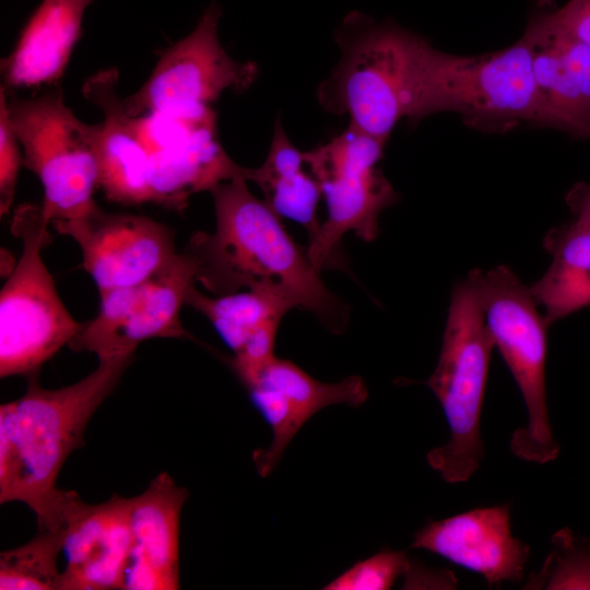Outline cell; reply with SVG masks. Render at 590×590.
Returning <instances> with one entry per match:
<instances>
[{"instance_id":"obj_7","label":"cell","mask_w":590,"mask_h":590,"mask_svg":"<svg viewBox=\"0 0 590 590\" xmlns=\"http://www.w3.org/2000/svg\"><path fill=\"white\" fill-rule=\"evenodd\" d=\"M486 328L509 368L524 402L528 422L510 438L521 460L547 463L559 453L548 417L545 387L547 329L544 316L518 275L505 264L475 269Z\"/></svg>"},{"instance_id":"obj_19","label":"cell","mask_w":590,"mask_h":590,"mask_svg":"<svg viewBox=\"0 0 590 590\" xmlns=\"http://www.w3.org/2000/svg\"><path fill=\"white\" fill-rule=\"evenodd\" d=\"M94 0H42L10 54L1 59V86L44 88L59 84Z\"/></svg>"},{"instance_id":"obj_25","label":"cell","mask_w":590,"mask_h":590,"mask_svg":"<svg viewBox=\"0 0 590 590\" xmlns=\"http://www.w3.org/2000/svg\"><path fill=\"white\" fill-rule=\"evenodd\" d=\"M552 550L524 589H590V543L564 528L551 538Z\"/></svg>"},{"instance_id":"obj_14","label":"cell","mask_w":590,"mask_h":590,"mask_svg":"<svg viewBox=\"0 0 590 590\" xmlns=\"http://www.w3.org/2000/svg\"><path fill=\"white\" fill-rule=\"evenodd\" d=\"M536 95L535 126L590 139V46L552 27L542 11L523 33Z\"/></svg>"},{"instance_id":"obj_21","label":"cell","mask_w":590,"mask_h":590,"mask_svg":"<svg viewBox=\"0 0 590 590\" xmlns=\"http://www.w3.org/2000/svg\"><path fill=\"white\" fill-rule=\"evenodd\" d=\"M552 262L529 288L548 326L590 306V227L571 220L543 239Z\"/></svg>"},{"instance_id":"obj_3","label":"cell","mask_w":590,"mask_h":590,"mask_svg":"<svg viewBox=\"0 0 590 590\" xmlns=\"http://www.w3.org/2000/svg\"><path fill=\"white\" fill-rule=\"evenodd\" d=\"M342 57L318 88L330 113L350 126L387 141L399 120L432 113L438 49L394 22H373L352 13L338 31Z\"/></svg>"},{"instance_id":"obj_15","label":"cell","mask_w":590,"mask_h":590,"mask_svg":"<svg viewBox=\"0 0 590 590\" xmlns=\"http://www.w3.org/2000/svg\"><path fill=\"white\" fill-rule=\"evenodd\" d=\"M131 498L88 505L69 491L64 505L67 565L62 590L122 589L132 538Z\"/></svg>"},{"instance_id":"obj_16","label":"cell","mask_w":590,"mask_h":590,"mask_svg":"<svg viewBox=\"0 0 590 590\" xmlns=\"http://www.w3.org/2000/svg\"><path fill=\"white\" fill-rule=\"evenodd\" d=\"M411 547L480 574L489 587L520 581L530 556V546L511 533L509 504L428 521L414 534Z\"/></svg>"},{"instance_id":"obj_27","label":"cell","mask_w":590,"mask_h":590,"mask_svg":"<svg viewBox=\"0 0 590 590\" xmlns=\"http://www.w3.org/2000/svg\"><path fill=\"white\" fill-rule=\"evenodd\" d=\"M23 165V154L20 142L12 128L8 108L7 92L0 87V214H8L11 210L17 175Z\"/></svg>"},{"instance_id":"obj_17","label":"cell","mask_w":590,"mask_h":590,"mask_svg":"<svg viewBox=\"0 0 590 590\" xmlns=\"http://www.w3.org/2000/svg\"><path fill=\"white\" fill-rule=\"evenodd\" d=\"M118 71L106 69L90 76L84 96L103 113L93 123L97 186L107 199L122 204L152 202L149 153L141 139L138 118L129 116L116 93Z\"/></svg>"},{"instance_id":"obj_12","label":"cell","mask_w":590,"mask_h":590,"mask_svg":"<svg viewBox=\"0 0 590 590\" xmlns=\"http://www.w3.org/2000/svg\"><path fill=\"white\" fill-rule=\"evenodd\" d=\"M55 229L78 243L99 293L141 283L177 252L172 229L143 215L97 208Z\"/></svg>"},{"instance_id":"obj_8","label":"cell","mask_w":590,"mask_h":590,"mask_svg":"<svg viewBox=\"0 0 590 590\" xmlns=\"http://www.w3.org/2000/svg\"><path fill=\"white\" fill-rule=\"evenodd\" d=\"M386 143L349 126L328 143L304 152L327 204V219L306 247L319 272L345 267L344 234L353 232L362 240H375L381 212L398 201L392 185L377 167Z\"/></svg>"},{"instance_id":"obj_23","label":"cell","mask_w":590,"mask_h":590,"mask_svg":"<svg viewBox=\"0 0 590 590\" xmlns=\"http://www.w3.org/2000/svg\"><path fill=\"white\" fill-rule=\"evenodd\" d=\"M186 305L205 316L234 355L267 323L281 320L293 307L264 291L248 290L211 297L192 285Z\"/></svg>"},{"instance_id":"obj_1","label":"cell","mask_w":590,"mask_h":590,"mask_svg":"<svg viewBox=\"0 0 590 590\" xmlns=\"http://www.w3.org/2000/svg\"><path fill=\"white\" fill-rule=\"evenodd\" d=\"M215 229L196 233L187 250L198 263L197 282L225 295L243 287L269 292L292 307L316 315L340 332L347 321L345 305L326 286L306 247L297 245L271 208L235 178L211 191Z\"/></svg>"},{"instance_id":"obj_9","label":"cell","mask_w":590,"mask_h":590,"mask_svg":"<svg viewBox=\"0 0 590 590\" xmlns=\"http://www.w3.org/2000/svg\"><path fill=\"white\" fill-rule=\"evenodd\" d=\"M222 10L211 3L194 28L165 49L152 73L133 94L121 99L131 117L158 114L181 120L214 118L211 104L226 91L243 92L258 70L231 57L219 38Z\"/></svg>"},{"instance_id":"obj_5","label":"cell","mask_w":590,"mask_h":590,"mask_svg":"<svg viewBox=\"0 0 590 590\" xmlns=\"http://www.w3.org/2000/svg\"><path fill=\"white\" fill-rule=\"evenodd\" d=\"M5 92L23 165L43 185L40 206L49 224L56 227L95 211L98 205L94 192L98 186L93 123L82 121L64 103L59 84L31 97Z\"/></svg>"},{"instance_id":"obj_6","label":"cell","mask_w":590,"mask_h":590,"mask_svg":"<svg viewBox=\"0 0 590 590\" xmlns=\"http://www.w3.org/2000/svg\"><path fill=\"white\" fill-rule=\"evenodd\" d=\"M42 206L16 208L12 232L22 253L0 293V376L35 375L40 366L80 333L61 300L42 250L49 243Z\"/></svg>"},{"instance_id":"obj_28","label":"cell","mask_w":590,"mask_h":590,"mask_svg":"<svg viewBox=\"0 0 590 590\" xmlns=\"http://www.w3.org/2000/svg\"><path fill=\"white\" fill-rule=\"evenodd\" d=\"M542 13L552 27L590 46V0H568Z\"/></svg>"},{"instance_id":"obj_2","label":"cell","mask_w":590,"mask_h":590,"mask_svg":"<svg viewBox=\"0 0 590 590\" xmlns=\"http://www.w3.org/2000/svg\"><path fill=\"white\" fill-rule=\"evenodd\" d=\"M134 352L98 359L87 376L59 389L32 377L26 392L0 406V503L22 502L36 515L38 530L64 526L69 491L57 488L62 465L83 445L92 415L113 392Z\"/></svg>"},{"instance_id":"obj_10","label":"cell","mask_w":590,"mask_h":590,"mask_svg":"<svg viewBox=\"0 0 590 590\" xmlns=\"http://www.w3.org/2000/svg\"><path fill=\"white\" fill-rule=\"evenodd\" d=\"M432 111L457 113L468 126L485 131H505L519 122L534 125L536 95L526 36L480 56L438 50Z\"/></svg>"},{"instance_id":"obj_11","label":"cell","mask_w":590,"mask_h":590,"mask_svg":"<svg viewBox=\"0 0 590 590\" xmlns=\"http://www.w3.org/2000/svg\"><path fill=\"white\" fill-rule=\"evenodd\" d=\"M197 274V260L186 249L141 283L99 293L98 314L83 323L69 346L101 359L135 352L149 339H192L179 316Z\"/></svg>"},{"instance_id":"obj_13","label":"cell","mask_w":590,"mask_h":590,"mask_svg":"<svg viewBox=\"0 0 590 590\" xmlns=\"http://www.w3.org/2000/svg\"><path fill=\"white\" fill-rule=\"evenodd\" d=\"M243 385L272 429L270 446L253 452V462L261 476H268L274 470L290 441L317 412L332 404L358 406L368 397L359 376L322 382L294 363L278 357Z\"/></svg>"},{"instance_id":"obj_18","label":"cell","mask_w":590,"mask_h":590,"mask_svg":"<svg viewBox=\"0 0 590 590\" xmlns=\"http://www.w3.org/2000/svg\"><path fill=\"white\" fill-rule=\"evenodd\" d=\"M188 491L160 473L131 498V551L122 589L175 590L179 583V522Z\"/></svg>"},{"instance_id":"obj_4","label":"cell","mask_w":590,"mask_h":590,"mask_svg":"<svg viewBox=\"0 0 590 590\" xmlns=\"http://www.w3.org/2000/svg\"><path fill=\"white\" fill-rule=\"evenodd\" d=\"M494 347L473 269L452 288L439 358L425 381L450 429L448 441L430 449L426 460L447 483L467 482L484 456L481 414Z\"/></svg>"},{"instance_id":"obj_20","label":"cell","mask_w":590,"mask_h":590,"mask_svg":"<svg viewBox=\"0 0 590 590\" xmlns=\"http://www.w3.org/2000/svg\"><path fill=\"white\" fill-rule=\"evenodd\" d=\"M152 202L181 211L189 198L217 185L244 178L250 168L236 164L216 135V120L191 126L162 149L149 153Z\"/></svg>"},{"instance_id":"obj_26","label":"cell","mask_w":590,"mask_h":590,"mask_svg":"<svg viewBox=\"0 0 590 590\" xmlns=\"http://www.w3.org/2000/svg\"><path fill=\"white\" fill-rule=\"evenodd\" d=\"M411 565L403 551L381 550L330 581L326 590H388Z\"/></svg>"},{"instance_id":"obj_22","label":"cell","mask_w":590,"mask_h":590,"mask_svg":"<svg viewBox=\"0 0 590 590\" xmlns=\"http://www.w3.org/2000/svg\"><path fill=\"white\" fill-rule=\"evenodd\" d=\"M304 152L293 145L278 119L267 158L258 168H250L248 180L259 186L264 202L278 216L304 226L311 241L321 225L317 205L322 194L318 181L304 170Z\"/></svg>"},{"instance_id":"obj_24","label":"cell","mask_w":590,"mask_h":590,"mask_svg":"<svg viewBox=\"0 0 590 590\" xmlns=\"http://www.w3.org/2000/svg\"><path fill=\"white\" fill-rule=\"evenodd\" d=\"M64 543V526L38 530L25 544L0 555L1 590H62L57 558Z\"/></svg>"},{"instance_id":"obj_29","label":"cell","mask_w":590,"mask_h":590,"mask_svg":"<svg viewBox=\"0 0 590 590\" xmlns=\"http://www.w3.org/2000/svg\"><path fill=\"white\" fill-rule=\"evenodd\" d=\"M566 202L578 223L590 227V184L578 182L566 194Z\"/></svg>"}]
</instances>
